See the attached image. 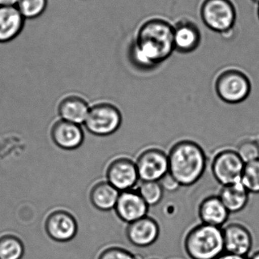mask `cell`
Wrapping results in <instances>:
<instances>
[{"label":"cell","mask_w":259,"mask_h":259,"mask_svg":"<svg viewBox=\"0 0 259 259\" xmlns=\"http://www.w3.org/2000/svg\"><path fill=\"white\" fill-rule=\"evenodd\" d=\"M173 51V24L155 17L138 27L131 47L130 59L138 68L152 69L167 60Z\"/></svg>","instance_id":"1"},{"label":"cell","mask_w":259,"mask_h":259,"mask_svg":"<svg viewBox=\"0 0 259 259\" xmlns=\"http://www.w3.org/2000/svg\"><path fill=\"white\" fill-rule=\"evenodd\" d=\"M169 174L181 187L197 183L205 173L206 155L197 143L181 140L175 143L168 154Z\"/></svg>","instance_id":"2"},{"label":"cell","mask_w":259,"mask_h":259,"mask_svg":"<svg viewBox=\"0 0 259 259\" xmlns=\"http://www.w3.org/2000/svg\"><path fill=\"white\" fill-rule=\"evenodd\" d=\"M191 259H216L225 252L223 229L200 224L192 228L184 242Z\"/></svg>","instance_id":"3"},{"label":"cell","mask_w":259,"mask_h":259,"mask_svg":"<svg viewBox=\"0 0 259 259\" xmlns=\"http://www.w3.org/2000/svg\"><path fill=\"white\" fill-rule=\"evenodd\" d=\"M200 17L210 30L220 34H228L234 29L237 13L232 0H203Z\"/></svg>","instance_id":"4"},{"label":"cell","mask_w":259,"mask_h":259,"mask_svg":"<svg viewBox=\"0 0 259 259\" xmlns=\"http://www.w3.org/2000/svg\"><path fill=\"white\" fill-rule=\"evenodd\" d=\"M251 89L252 86L248 76L236 68L225 70L216 79V94L222 101L229 104H237L246 100Z\"/></svg>","instance_id":"5"},{"label":"cell","mask_w":259,"mask_h":259,"mask_svg":"<svg viewBox=\"0 0 259 259\" xmlns=\"http://www.w3.org/2000/svg\"><path fill=\"white\" fill-rule=\"evenodd\" d=\"M122 121L123 117L117 106L101 102L91 106L84 124L91 134L106 137L120 128Z\"/></svg>","instance_id":"6"},{"label":"cell","mask_w":259,"mask_h":259,"mask_svg":"<svg viewBox=\"0 0 259 259\" xmlns=\"http://www.w3.org/2000/svg\"><path fill=\"white\" fill-rule=\"evenodd\" d=\"M244 161L237 151L225 149L214 156L211 164L213 176L222 186L241 182Z\"/></svg>","instance_id":"7"},{"label":"cell","mask_w":259,"mask_h":259,"mask_svg":"<svg viewBox=\"0 0 259 259\" xmlns=\"http://www.w3.org/2000/svg\"><path fill=\"white\" fill-rule=\"evenodd\" d=\"M135 164L141 181H160L169 173L168 155L158 148L144 149Z\"/></svg>","instance_id":"8"},{"label":"cell","mask_w":259,"mask_h":259,"mask_svg":"<svg viewBox=\"0 0 259 259\" xmlns=\"http://www.w3.org/2000/svg\"><path fill=\"white\" fill-rule=\"evenodd\" d=\"M106 181L120 192L133 190L139 181L135 161L127 157H117L108 164Z\"/></svg>","instance_id":"9"},{"label":"cell","mask_w":259,"mask_h":259,"mask_svg":"<svg viewBox=\"0 0 259 259\" xmlns=\"http://www.w3.org/2000/svg\"><path fill=\"white\" fill-rule=\"evenodd\" d=\"M149 205L137 190L120 192L116 204V214L125 223L131 224L147 215Z\"/></svg>","instance_id":"10"},{"label":"cell","mask_w":259,"mask_h":259,"mask_svg":"<svg viewBox=\"0 0 259 259\" xmlns=\"http://www.w3.org/2000/svg\"><path fill=\"white\" fill-rule=\"evenodd\" d=\"M202 42L199 26L191 20L182 18L173 24L174 50L182 54L196 51Z\"/></svg>","instance_id":"11"},{"label":"cell","mask_w":259,"mask_h":259,"mask_svg":"<svg viewBox=\"0 0 259 259\" xmlns=\"http://www.w3.org/2000/svg\"><path fill=\"white\" fill-rule=\"evenodd\" d=\"M223 229L225 252L247 256L252 248V236L244 225L231 223Z\"/></svg>","instance_id":"12"},{"label":"cell","mask_w":259,"mask_h":259,"mask_svg":"<svg viewBox=\"0 0 259 259\" xmlns=\"http://www.w3.org/2000/svg\"><path fill=\"white\" fill-rule=\"evenodd\" d=\"M126 237L133 246L146 248L153 245L160 236V227L152 218L145 216L127 225Z\"/></svg>","instance_id":"13"},{"label":"cell","mask_w":259,"mask_h":259,"mask_svg":"<svg viewBox=\"0 0 259 259\" xmlns=\"http://www.w3.org/2000/svg\"><path fill=\"white\" fill-rule=\"evenodd\" d=\"M76 219L68 211L56 210L47 218L46 230L53 240L66 242L72 240L77 233Z\"/></svg>","instance_id":"14"},{"label":"cell","mask_w":259,"mask_h":259,"mask_svg":"<svg viewBox=\"0 0 259 259\" xmlns=\"http://www.w3.org/2000/svg\"><path fill=\"white\" fill-rule=\"evenodd\" d=\"M50 136L53 143L65 150H73L80 147L85 137L81 125L60 118L52 125Z\"/></svg>","instance_id":"15"},{"label":"cell","mask_w":259,"mask_h":259,"mask_svg":"<svg viewBox=\"0 0 259 259\" xmlns=\"http://www.w3.org/2000/svg\"><path fill=\"white\" fill-rule=\"evenodd\" d=\"M26 20L16 6H0V44H6L18 37Z\"/></svg>","instance_id":"16"},{"label":"cell","mask_w":259,"mask_h":259,"mask_svg":"<svg viewBox=\"0 0 259 259\" xmlns=\"http://www.w3.org/2000/svg\"><path fill=\"white\" fill-rule=\"evenodd\" d=\"M91 106L88 102L78 95L65 96L58 105V114L60 119L74 124H85Z\"/></svg>","instance_id":"17"},{"label":"cell","mask_w":259,"mask_h":259,"mask_svg":"<svg viewBox=\"0 0 259 259\" xmlns=\"http://www.w3.org/2000/svg\"><path fill=\"white\" fill-rule=\"evenodd\" d=\"M230 214L219 196H208L199 205V218L205 225L222 228L228 222Z\"/></svg>","instance_id":"18"},{"label":"cell","mask_w":259,"mask_h":259,"mask_svg":"<svg viewBox=\"0 0 259 259\" xmlns=\"http://www.w3.org/2000/svg\"><path fill=\"white\" fill-rule=\"evenodd\" d=\"M120 192L106 181H99L91 187L90 199L97 209L103 211L115 208Z\"/></svg>","instance_id":"19"},{"label":"cell","mask_w":259,"mask_h":259,"mask_svg":"<svg viewBox=\"0 0 259 259\" xmlns=\"http://www.w3.org/2000/svg\"><path fill=\"white\" fill-rule=\"evenodd\" d=\"M219 198L230 213L243 211L249 199V193L241 182L223 186Z\"/></svg>","instance_id":"20"},{"label":"cell","mask_w":259,"mask_h":259,"mask_svg":"<svg viewBox=\"0 0 259 259\" xmlns=\"http://www.w3.org/2000/svg\"><path fill=\"white\" fill-rule=\"evenodd\" d=\"M137 191L149 206H155L162 200L164 190L159 181H141Z\"/></svg>","instance_id":"21"},{"label":"cell","mask_w":259,"mask_h":259,"mask_svg":"<svg viewBox=\"0 0 259 259\" xmlns=\"http://www.w3.org/2000/svg\"><path fill=\"white\" fill-rule=\"evenodd\" d=\"M24 255V246L21 240L12 236L0 239V259H21Z\"/></svg>","instance_id":"22"},{"label":"cell","mask_w":259,"mask_h":259,"mask_svg":"<svg viewBox=\"0 0 259 259\" xmlns=\"http://www.w3.org/2000/svg\"><path fill=\"white\" fill-rule=\"evenodd\" d=\"M48 0H18L16 7L25 20H33L43 15Z\"/></svg>","instance_id":"23"},{"label":"cell","mask_w":259,"mask_h":259,"mask_svg":"<svg viewBox=\"0 0 259 259\" xmlns=\"http://www.w3.org/2000/svg\"><path fill=\"white\" fill-rule=\"evenodd\" d=\"M241 183L249 193H259V158L245 164Z\"/></svg>","instance_id":"24"},{"label":"cell","mask_w":259,"mask_h":259,"mask_svg":"<svg viewBox=\"0 0 259 259\" xmlns=\"http://www.w3.org/2000/svg\"><path fill=\"white\" fill-rule=\"evenodd\" d=\"M245 164L259 158V145L252 140H246L239 145L237 150Z\"/></svg>","instance_id":"25"},{"label":"cell","mask_w":259,"mask_h":259,"mask_svg":"<svg viewBox=\"0 0 259 259\" xmlns=\"http://www.w3.org/2000/svg\"><path fill=\"white\" fill-rule=\"evenodd\" d=\"M98 259H138V258L135 254L124 248L114 246V247L105 249L100 254Z\"/></svg>","instance_id":"26"},{"label":"cell","mask_w":259,"mask_h":259,"mask_svg":"<svg viewBox=\"0 0 259 259\" xmlns=\"http://www.w3.org/2000/svg\"><path fill=\"white\" fill-rule=\"evenodd\" d=\"M159 182L164 191H176L181 187L179 183L169 173L164 178H163Z\"/></svg>","instance_id":"27"},{"label":"cell","mask_w":259,"mask_h":259,"mask_svg":"<svg viewBox=\"0 0 259 259\" xmlns=\"http://www.w3.org/2000/svg\"><path fill=\"white\" fill-rule=\"evenodd\" d=\"M216 259H250L247 256H240V255H234V254L224 252L221 255Z\"/></svg>","instance_id":"28"},{"label":"cell","mask_w":259,"mask_h":259,"mask_svg":"<svg viewBox=\"0 0 259 259\" xmlns=\"http://www.w3.org/2000/svg\"><path fill=\"white\" fill-rule=\"evenodd\" d=\"M18 0H0V6H16Z\"/></svg>","instance_id":"29"},{"label":"cell","mask_w":259,"mask_h":259,"mask_svg":"<svg viewBox=\"0 0 259 259\" xmlns=\"http://www.w3.org/2000/svg\"><path fill=\"white\" fill-rule=\"evenodd\" d=\"M250 259H259V251L258 252H255L252 255V256L251 257Z\"/></svg>","instance_id":"30"},{"label":"cell","mask_w":259,"mask_h":259,"mask_svg":"<svg viewBox=\"0 0 259 259\" xmlns=\"http://www.w3.org/2000/svg\"><path fill=\"white\" fill-rule=\"evenodd\" d=\"M251 1L253 2L254 3H257V4H259V0H251Z\"/></svg>","instance_id":"31"},{"label":"cell","mask_w":259,"mask_h":259,"mask_svg":"<svg viewBox=\"0 0 259 259\" xmlns=\"http://www.w3.org/2000/svg\"><path fill=\"white\" fill-rule=\"evenodd\" d=\"M257 12H258V17L259 19V4L258 5V11H257Z\"/></svg>","instance_id":"32"},{"label":"cell","mask_w":259,"mask_h":259,"mask_svg":"<svg viewBox=\"0 0 259 259\" xmlns=\"http://www.w3.org/2000/svg\"><path fill=\"white\" fill-rule=\"evenodd\" d=\"M149 259H159V258H149Z\"/></svg>","instance_id":"33"}]
</instances>
